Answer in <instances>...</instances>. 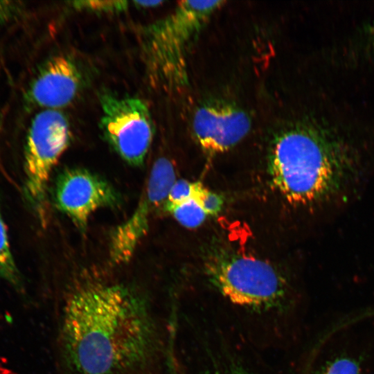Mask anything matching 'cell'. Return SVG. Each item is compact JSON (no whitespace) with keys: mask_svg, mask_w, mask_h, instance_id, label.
<instances>
[{"mask_svg":"<svg viewBox=\"0 0 374 374\" xmlns=\"http://www.w3.org/2000/svg\"><path fill=\"white\" fill-rule=\"evenodd\" d=\"M60 337L70 374H126L145 366L157 346L148 301L122 284L75 289L64 305Z\"/></svg>","mask_w":374,"mask_h":374,"instance_id":"obj_1","label":"cell"},{"mask_svg":"<svg viewBox=\"0 0 374 374\" xmlns=\"http://www.w3.org/2000/svg\"><path fill=\"white\" fill-rule=\"evenodd\" d=\"M355 166L342 144L304 125L278 132L269 155L272 184L287 202L296 205L335 197L354 177Z\"/></svg>","mask_w":374,"mask_h":374,"instance_id":"obj_2","label":"cell"},{"mask_svg":"<svg viewBox=\"0 0 374 374\" xmlns=\"http://www.w3.org/2000/svg\"><path fill=\"white\" fill-rule=\"evenodd\" d=\"M213 285L231 303L254 310L280 305L286 283L269 263L251 256L226 255L213 258L206 265Z\"/></svg>","mask_w":374,"mask_h":374,"instance_id":"obj_3","label":"cell"},{"mask_svg":"<svg viewBox=\"0 0 374 374\" xmlns=\"http://www.w3.org/2000/svg\"><path fill=\"white\" fill-rule=\"evenodd\" d=\"M70 140L68 121L60 112L44 109L33 118L24 152L25 194L42 219L46 213L50 174L68 148Z\"/></svg>","mask_w":374,"mask_h":374,"instance_id":"obj_4","label":"cell"},{"mask_svg":"<svg viewBox=\"0 0 374 374\" xmlns=\"http://www.w3.org/2000/svg\"><path fill=\"white\" fill-rule=\"evenodd\" d=\"M223 1H182L156 30V58L164 78L172 85L187 82L186 56L211 16Z\"/></svg>","mask_w":374,"mask_h":374,"instance_id":"obj_5","label":"cell"},{"mask_svg":"<svg viewBox=\"0 0 374 374\" xmlns=\"http://www.w3.org/2000/svg\"><path fill=\"white\" fill-rule=\"evenodd\" d=\"M100 127L109 143L127 163L143 164L151 145L154 125L146 103L133 96L103 93Z\"/></svg>","mask_w":374,"mask_h":374,"instance_id":"obj_6","label":"cell"},{"mask_svg":"<svg viewBox=\"0 0 374 374\" xmlns=\"http://www.w3.org/2000/svg\"><path fill=\"white\" fill-rule=\"evenodd\" d=\"M176 181L171 161L164 157L157 159L151 168L134 211L112 234L109 255L114 262L121 264L131 259L147 233L151 216L159 207L165 204Z\"/></svg>","mask_w":374,"mask_h":374,"instance_id":"obj_7","label":"cell"},{"mask_svg":"<svg viewBox=\"0 0 374 374\" xmlns=\"http://www.w3.org/2000/svg\"><path fill=\"white\" fill-rule=\"evenodd\" d=\"M118 195L103 178L82 168L63 171L57 178L55 202L76 227L84 231L91 214L100 208L112 206Z\"/></svg>","mask_w":374,"mask_h":374,"instance_id":"obj_8","label":"cell"},{"mask_svg":"<svg viewBox=\"0 0 374 374\" xmlns=\"http://www.w3.org/2000/svg\"><path fill=\"white\" fill-rule=\"evenodd\" d=\"M249 114L233 103L212 100L203 103L194 112L193 134L208 155L223 153L238 144L249 133Z\"/></svg>","mask_w":374,"mask_h":374,"instance_id":"obj_9","label":"cell"},{"mask_svg":"<svg viewBox=\"0 0 374 374\" xmlns=\"http://www.w3.org/2000/svg\"><path fill=\"white\" fill-rule=\"evenodd\" d=\"M81 74L68 57L57 55L46 62L30 84L26 100L34 106L55 109L71 103L81 85Z\"/></svg>","mask_w":374,"mask_h":374,"instance_id":"obj_10","label":"cell"},{"mask_svg":"<svg viewBox=\"0 0 374 374\" xmlns=\"http://www.w3.org/2000/svg\"><path fill=\"white\" fill-rule=\"evenodd\" d=\"M197 195L177 204H165L164 208L182 226L190 229L196 228L200 226L208 216L201 206Z\"/></svg>","mask_w":374,"mask_h":374,"instance_id":"obj_11","label":"cell"},{"mask_svg":"<svg viewBox=\"0 0 374 374\" xmlns=\"http://www.w3.org/2000/svg\"><path fill=\"white\" fill-rule=\"evenodd\" d=\"M0 279L11 284L19 292L22 291V281L12 257L6 228L0 212Z\"/></svg>","mask_w":374,"mask_h":374,"instance_id":"obj_12","label":"cell"},{"mask_svg":"<svg viewBox=\"0 0 374 374\" xmlns=\"http://www.w3.org/2000/svg\"><path fill=\"white\" fill-rule=\"evenodd\" d=\"M203 187L200 182H191L184 179L177 180L170 190L165 204H177L195 197Z\"/></svg>","mask_w":374,"mask_h":374,"instance_id":"obj_13","label":"cell"},{"mask_svg":"<svg viewBox=\"0 0 374 374\" xmlns=\"http://www.w3.org/2000/svg\"><path fill=\"white\" fill-rule=\"evenodd\" d=\"M359 362L350 357H339L328 362L317 374H360Z\"/></svg>","mask_w":374,"mask_h":374,"instance_id":"obj_14","label":"cell"},{"mask_svg":"<svg viewBox=\"0 0 374 374\" xmlns=\"http://www.w3.org/2000/svg\"><path fill=\"white\" fill-rule=\"evenodd\" d=\"M72 3L80 10L112 13L124 11L128 6L126 1H76Z\"/></svg>","mask_w":374,"mask_h":374,"instance_id":"obj_15","label":"cell"},{"mask_svg":"<svg viewBox=\"0 0 374 374\" xmlns=\"http://www.w3.org/2000/svg\"><path fill=\"white\" fill-rule=\"evenodd\" d=\"M197 199L208 216L217 215L221 211L224 203L223 199L220 195L210 191L204 187L198 194Z\"/></svg>","mask_w":374,"mask_h":374,"instance_id":"obj_16","label":"cell"},{"mask_svg":"<svg viewBox=\"0 0 374 374\" xmlns=\"http://www.w3.org/2000/svg\"><path fill=\"white\" fill-rule=\"evenodd\" d=\"M16 6L7 1H0V24L7 19L15 11Z\"/></svg>","mask_w":374,"mask_h":374,"instance_id":"obj_17","label":"cell"},{"mask_svg":"<svg viewBox=\"0 0 374 374\" xmlns=\"http://www.w3.org/2000/svg\"><path fill=\"white\" fill-rule=\"evenodd\" d=\"M217 374H249L248 372L245 371L240 367L238 366H231L229 367L226 370L219 372Z\"/></svg>","mask_w":374,"mask_h":374,"instance_id":"obj_18","label":"cell"},{"mask_svg":"<svg viewBox=\"0 0 374 374\" xmlns=\"http://www.w3.org/2000/svg\"><path fill=\"white\" fill-rule=\"evenodd\" d=\"M136 6H139L145 8L155 7L162 3L161 1H134Z\"/></svg>","mask_w":374,"mask_h":374,"instance_id":"obj_19","label":"cell"},{"mask_svg":"<svg viewBox=\"0 0 374 374\" xmlns=\"http://www.w3.org/2000/svg\"><path fill=\"white\" fill-rule=\"evenodd\" d=\"M371 30L372 33L374 34V23H373V26H371Z\"/></svg>","mask_w":374,"mask_h":374,"instance_id":"obj_20","label":"cell"}]
</instances>
